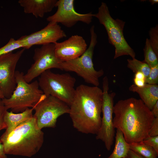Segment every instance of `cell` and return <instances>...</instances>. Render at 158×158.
<instances>
[{"label": "cell", "instance_id": "obj_33", "mask_svg": "<svg viewBox=\"0 0 158 158\" xmlns=\"http://www.w3.org/2000/svg\"><path fill=\"white\" fill-rule=\"evenodd\" d=\"M4 98L3 92L0 88V99H2Z\"/></svg>", "mask_w": 158, "mask_h": 158}, {"label": "cell", "instance_id": "obj_13", "mask_svg": "<svg viewBox=\"0 0 158 158\" xmlns=\"http://www.w3.org/2000/svg\"><path fill=\"white\" fill-rule=\"evenodd\" d=\"M66 37L65 32L58 24L50 22L41 30L22 36L18 39L22 44L23 48L28 49L34 45L55 44Z\"/></svg>", "mask_w": 158, "mask_h": 158}, {"label": "cell", "instance_id": "obj_18", "mask_svg": "<svg viewBox=\"0 0 158 158\" xmlns=\"http://www.w3.org/2000/svg\"><path fill=\"white\" fill-rule=\"evenodd\" d=\"M115 143L114 150L108 158H126L130 150V144L126 141L123 133L116 129Z\"/></svg>", "mask_w": 158, "mask_h": 158}, {"label": "cell", "instance_id": "obj_17", "mask_svg": "<svg viewBox=\"0 0 158 158\" xmlns=\"http://www.w3.org/2000/svg\"><path fill=\"white\" fill-rule=\"evenodd\" d=\"M131 92L137 93L141 99L150 110L158 101V85L146 83L142 87H138L134 84L129 88Z\"/></svg>", "mask_w": 158, "mask_h": 158}, {"label": "cell", "instance_id": "obj_2", "mask_svg": "<svg viewBox=\"0 0 158 158\" xmlns=\"http://www.w3.org/2000/svg\"><path fill=\"white\" fill-rule=\"evenodd\" d=\"M102 90L98 86L80 85L69 106L74 127L84 133L96 134L101 124Z\"/></svg>", "mask_w": 158, "mask_h": 158}, {"label": "cell", "instance_id": "obj_30", "mask_svg": "<svg viewBox=\"0 0 158 158\" xmlns=\"http://www.w3.org/2000/svg\"><path fill=\"white\" fill-rule=\"evenodd\" d=\"M151 111L154 118L158 117V101L154 105Z\"/></svg>", "mask_w": 158, "mask_h": 158}, {"label": "cell", "instance_id": "obj_31", "mask_svg": "<svg viewBox=\"0 0 158 158\" xmlns=\"http://www.w3.org/2000/svg\"><path fill=\"white\" fill-rule=\"evenodd\" d=\"M0 158H7L4 146L0 141Z\"/></svg>", "mask_w": 158, "mask_h": 158}, {"label": "cell", "instance_id": "obj_19", "mask_svg": "<svg viewBox=\"0 0 158 158\" xmlns=\"http://www.w3.org/2000/svg\"><path fill=\"white\" fill-rule=\"evenodd\" d=\"M130 144V150L145 158H157L158 152L152 147L144 143L142 141Z\"/></svg>", "mask_w": 158, "mask_h": 158}, {"label": "cell", "instance_id": "obj_26", "mask_svg": "<svg viewBox=\"0 0 158 158\" xmlns=\"http://www.w3.org/2000/svg\"><path fill=\"white\" fill-rule=\"evenodd\" d=\"M142 142L145 144L152 147L158 152V135L154 137L149 136Z\"/></svg>", "mask_w": 158, "mask_h": 158}, {"label": "cell", "instance_id": "obj_29", "mask_svg": "<svg viewBox=\"0 0 158 158\" xmlns=\"http://www.w3.org/2000/svg\"><path fill=\"white\" fill-rule=\"evenodd\" d=\"M126 158H145L139 154L130 150Z\"/></svg>", "mask_w": 158, "mask_h": 158}, {"label": "cell", "instance_id": "obj_8", "mask_svg": "<svg viewBox=\"0 0 158 158\" xmlns=\"http://www.w3.org/2000/svg\"><path fill=\"white\" fill-rule=\"evenodd\" d=\"M103 96L102 108V117L100 128L96 134V138L104 143L107 150H110L115 137V128L113 123L114 99V92L109 93V83L107 76L103 79Z\"/></svg>", "mask_w": 158, "mask_h": 158}, {"label": "cell", "instance_id": "obj_6", "mask_svg": "<svg viewBox=\"0 0 158 158\" xmlns=\"http://www.w3.org/2000/svg\"><path fill=\"white\" fill-rule=\"evenodd\" d=\"M90 40L89 46L80 56L74 59L63 61L62 70L75 73L85 81L94 86H98L99 79L104 74L102 69L96 70L92 61L95 47L97 43V36L95 31V26L90 29Z\"/></svg>", "mask_w": 158, "mask_h": 158}, {"label": "cell", "instance_id": "obj_11", "mask_svg": "<svg viewBox=\"0 0 158 158\" xmlns=\"http://www.w3.org/2000/svg\"><path fill=\"white\" fill-rule=\"evenodd\" d=\"M74 0H57L55 7L56 12L48 17L47 20L49 22L60 23L66 27L73 26L78 22L87 24L92 22L94 14L92 12L81 14L76 11L74 7Z\"/></svg>", "mask_w": 158, "mask_h": 158}, {"label": "cell", "instance_id": "obj_4", "mask_svg": "<svg viewBox=\"0 0 158 158\" xmlns=\"http://www.w3.org/2000/svg\"><path fill=\"white\" fill-rule=\"evenodd\" d=\"M24 75L23 72L16 71V87L10 97L2 99L7 110L11 109L13 112H17L23 111L30 107L33 108L46 97L39 88L37 80L28 83Z\"/></svg>", "mask_w": 158, "mask_h": 158}, {"label": "cell", "instance_id": "obj_24", "mask_svg": "<svg viewBox=\"0 0 158 158\" xmlns=\"http://www.w3.org/2000/svg\"><path fill=\"white\" fill-rule=\"evenodd\" d=\"M145 83L151 85H157L158 83V64L150 68V73L146 78Z\"/></svg>", "mask_w": 158, "mask_h": 158}, {"label": "cell", "instance_id": "obj_20", "mask_svg": "<svg viewBox=\"0 0 158 158\" xmlns=\"http://www.w3.org/2000/svg\"><path fill=\"white\" fill-rule=\"evenodd\" d=\"M127 67L135 73L141 72L145 75L146 78L149 75L150 68L146 63L140 61L135 58L128 59Z\"/></svg>", "mask_w": 158, "mask_h": 158}, {"label": "cell", "instance_id": "obj_1", "mask_svg": "<svg viewBox=\"0 0 158 158\" xmlns=\"http://www.w3.org/2000/svg\"><path fill=\"white\" fill-rule=\"evenodd\" d=\"M115 128L122 132L129 144L143 141L149 132L154 117L141 99L130 97L119 100L114 106Z\"/></svg>", "mask_w": 158, "mask_h": 158}, {"label": "cell", "instance_id": "obj_27", "mask_svg": "<svg viewBox=\"0 0 158 158\" xmlns=\"http://www.w3.org/2000/svg\"><path fill=\"white\" fill-rule=\"evenodd\" d=\"M158 135V117L155 118L150 128L149 136L154 137Z\"/></svg>", "mask_w": 158, "mask_h": 158}, {"label": "cell", "instance_id": "obj_14", "mask_svg": "<svg viewBox=\"0 0 158 158\" xmlns=\"http://www.w3.org/2000/svg\"><path fill=\"white\" fill-rule=\"evenodd\" d=\"M87 47V44L84 38L76 35L63 42L55 43V52L59 59L62 61H67L81 56Z\"/></svg>", "mask_w": 158, "mask_h": 158}, {"label": "cell", "instance_id": "obj_9", "mask_svg": "<svg viewBox=\"0 0 158 158\" xmlns=\"http://www.w3.org/2000/svg\"><path fill=\"white\" fill-rule=\"evenodd\" d=\"M33 116L38 127L55 128L57 120L60 116L69 112V106L63 101L52 96L46 97L33 108Z\"/></svg>", "mask_w": 158, "mask_h": 158}, {"label": "cell", "instance_id": "obj_23", "mask_svg": "<svg viewBox=\"0 0 158 158\" xmlns=\"http://www.w3.org/2000/svg\"><path fill=\"white\" fill-rule=\"evenodd\" d=\"M150 44L157 56H158V25L150 28L149 32Z\"/></svg>", "mask_w": 158, "mask_h": 158}, {"label": "cell", "instance_id": "obj_25", "mask_svg": "<svg viewBox=\"0 0 158 158\" xmlns=\"http://www.w3.org/2000/svg\"><path fill=\"white\" fill-rule=\"evenodd\" d=\"M146 77L141 72L135 73L133 79L134 85L138 87H142L146 84Z\"/></svg>", "mask_w": 158, "mask_h": 158}, {"label": "cell", "instance_id": "obj_15", "mask_svg": "<svg viewBox=\"0 0 158 158\" xmlns=\"http://www.w3.org/2000/svg\"><path fill=\"white\" fill-rule=\"evenodd\" d=\"M57 0H19L18 2L25 13L32 14L36 18L43 17L51 11Z\"/></svg>", "mask_w": 158, "mask_h": 158}, {"label": "cell", "instance_id": "obj_28", "mask_svg": "<svg viewBox=\"0 0 158 158\" xmlns=\"http://www.w3.org/2000/svg\"><path fill=\"white\" fill-rule=\"evenodd\" d=\"M7 110L4 105H0V131L6 129V126L4 122L3 118L4 113Z\"/></svg>", "mask_w": 158, "mask_h": 158}, {"label": "cell", "instance_id": "obj_34", "mask_svg": "<svg viewBox=\"0 0 158 158\" xmlns=\"http://www.w3.org/2000/svg\"><path fill=\"white\" fill-rule=\"evenodd\" d=\"M4 105L2 99H0V105Z\"/></svg>", "mask_w": 158, "mask_h": 158}, {"label": "cell", "instance_id": "obj_21", "mask_svg": "<svg viewBox=\"0 0 158 158\" xmlns=\"http://www.w3.org/2000/svg\"><path fill=\"white\" fill-rule=\"evenodd\" d=\"M144 60L143 62L147 63L150 68L158 64V56L153 49L148 38L146 40L143 49Z\"/></svg>", "mask_w": 158, "mask_h": 158}, {"label": "cell", "instance_id": "obj_32", "mask_svg": "<svg viewBox=\"0 0 158 158\" xmlns=\"http://www.w3.org/2000/svg\"><path fill=\"white\" fill-rule=\"evenodd\" d=\"M149 1L150 2L151 5H153L155 4H157L158 3V0H150Z\"/></svg>", "mask_w": 158, "mask_h": 158}, {"label": "cell", "instance_id": "obj_7", "mask_svg": "<svg viewBox=\"0 0 158 158\" xmlns=\"http://www.w3.org/2000/svg\"><path fill=\"white\" fill-rule=\"evenodd\" d=\"M38 81L46 97L53 96L70 106L75 93V78L68 73H55L48 70L39 76Z\"/></svg>", "mask_w": 158, "mask_h": 158}, {"label": "cell", "instance_id": "obj_16", "mask_svg": "<svg viewBox=\"0 0 158 158\" xmlns=\"http://www.w3.org/2000/svg\"><path fill=\"white\" fill-rule=\"evenodd\" d=\"M33 110V108H28L18 113L6 110L3 118L6 130L3 134H9L19 125L32 117Z\"/></svg>", "mask_w": 158, "mask_h": 158}, {"label": "cell", "instance_id": "obj_10", "mask_svg": "<svg viewBox=\"0 0 158 158\" xmlns=\"http://www.w3.org/2000/svg\"><path fill=\"white\" fill-rule=\"evenodd\" d=\"M34 62L26 73L24 74L25 81L30 83L45 71L55 68L62 70V62L56 56L55 44L42 45L36 48L33 56Z\"/></svg>", "mask_w": 158, "mask_h": 158}, {"label": "cell", "instance_id": "obj_22", "mask_svg": "<svg viewBox=\"0 0 158 158\" xmlns=\"http://www.w3.org/2000/svg\"><path fill=\"white\" fill-rule=\"evenodd\" d=\"M20 48H23L21 43L18 39L15 40L11 38L6 44L0 48V56L12 52Z\"/></svg>", "mask_w": 158, "mask_h": 158}, {"label": "cell", "instance_id": "obj_5", "mask_svg": "<svg viewBox=\"0 0 158 158\" xmlns=\"http://www.w3.org/2000/svg\"><path fill=\"white\" fill-rule=\"evenodd\" d=\"M94 17L96 18L104 26L109 42L115 48L114 59L124 55L129 56L132 59L135 58V52L128 44L123 35L125 22L118 18L114 19L110 14L107 4L104 2H102Z\"/></svg>", "mask_w": 158, "mask_h": 158}, {"label": "cell", "instance_id": "obj_12", "mask_svg": "<svg viewBox=\"0 0 158 158\" xmlns=\"http://www.w3.org/2000/svg\"><path fill=\"white\" fill-rule=\"evenodd\" d=\"M25 49L0 56V88L5 98L10 97L16 87V68Z\"/></svg>", "mask_w": 158, "mask_h": 158}, {"label": "cell", "instance_id": "obj_3", "mask_svg": "<svg viewBox=\"0 0 158 158\" xmlns=\"http://www.w3.org/2000/svg\"><path fill=\"white\" fill-rule=\"evenodd\" d=\"M44 141V133L38 127L33 116L0 138L6 154L29 157L39 152Z\"/></svg>", "mask_w": 158, "mask_h": 158}]
</instances>
